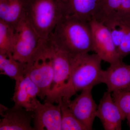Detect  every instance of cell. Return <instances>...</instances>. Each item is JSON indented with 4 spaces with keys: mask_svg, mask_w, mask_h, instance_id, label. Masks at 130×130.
I'll return each mask as SVG.
<instances>
[{
    "mask_svg": "<svg viewBox=\"0 0 130 130\" xmlns=\"http://www.w3.org/2000/svg\"><path fill=\"white\" fill-rule=\"evenodd\" d=\"M48 39L74 57L93 51L89 22L72 15H67L58 23Z\"/></svg>",
    "mask_w": 130,
    "mask_h": 130,
    "instance_id": "obj_1",
    "label": "cell"
},
{
    "mask_svg": "<svg viewBox=\"0 0 130 130\" xmlns=\"http://www.w3.org/2000/svg\"><path fill=\"white\" fill-rule=\"evenodd\" d=\"M102 61L95 53L74 57L70 80L57 95L55 102L58 103L60 99L67 101L78 91L102 83Z\"/></svg>",
    "mask_w": 130,
    "mask_h": 130,
    "instance_id": "obj_2",
    "label": "cell"
},
{
    "mask_svg": "<svg viewBox=\"0 0 130 130\" xmlns=\"http://www.w3.org/2000/svg\"><path fill=\"white\" fill-rule=\"evenodd\" d=\"M26 15L41 40L46 41L68 14L65 0H29Z\"/></svg>",
    "mask_w": 130,
    "mask_h": 130,
    "instance_id": "obj_3",
    "label": "cell"
},
{
    "mask_svg": "<svg viewBox=\"0 0 130 130\" xmlns=\"http://www.w3.org/2000/svg\"><path fill=\"white\" fill-rule=\"evenodd\" d=\"M25 75L40 89V97L46 98L49 93L53 80V59L48 40H41L30 60L26 63Z\"/></svg>",
    "mask_w": 130,
    "mask_h": 130,
    "instance_id": "obj_4",
    "label": "cell"
},
{
    "mask_svg": "<svg viewBox=\"0 0 130 130\" xmlns=\"http://www.w3.org/2000/svg\"><path fill=\"white\" fill-rule=\"evenodd\" d=\"M41 40L25 14L14 29L13 58L22 63H28Z\"/></svg>",
    "mask_w": 130,
    "mask_h": 130,
    "instance_id": "obj_5",
    "label": "cell"
},
{
    "mask_svg": "<svg viewBox=\"0 0 130 130\" xmlns=\"http://www.w3.org/2000/svg\"><path fill=\"white\" fill-rule=\"evenodd\" d=\"M48 40L53 53L54 77L51 89L46 98L45 102L54 103L59 93L69 82L74 57Z\"/></svg>",
    "mask_w": 130,
    "mask_h": 130,
    "instance_id": "obj_6",
    "label": "cell"
},
{
    "mask_svg": "<svg viewBox=\"0 0 130 130\" xmlns=\"http://www.w3.org/2000/svg\"><path fill=\"white\" fill-rule=\"evenodd\" d=\"M93 38V51L102 60L110 64L122 60L120 57L111 32L105 24L93 19L89 22Z\"/></svg>",
    "mask_w": 130,
    "mask_h": 130,
    "instance_id": "obj_7",
    "label": "cell"
},
{
    "mask_svg": "<svg viewBox=\"0 0 130 130\" xmlns=\"http://www.w3.org/2000/svg\"><path fill=\"white\" fill-rule=\"evenodd\" d=\"M93 88L84 89L73 100L65 101L74 115L88 130L92 129L97 113L98 106L93 99L91 92Z\"/></svg>",
    "mask_w": 130,
    "mask_h": 130,
    "instance_id": "obj_8",
    "label": "cell"
},
{
    "mask_svg": "<svg viewBox=\"0 0 130 130\" xmlns=\"http://www.w3.org/2000/svg\"><path fill=\"white\" fill-rule=\"evenodd\" d=\"M38 101L33 111L34 128L36 130H61V112L59 104Z\"/></svg>",
    "mask_w": 130,
    "mask_h": 130,
    "instance_id": "obj_9",
    "label": "cell"
},
{
    "mask_svg": "<svg viewBox=\"0 0 130 130\" xmlns=\"http://www.w3.org/2000/svg\"><path fill=\"white\" fill-rule=\"evenodd\" d=\"M109 29L120 57L130 54V17L119 16L103 23Z\"/></svg>",
    "mask_w": 130,
    "mask_h": 130,
    "instance_id": "obj_10",
    "label": "cell"
},
{
    "mask_svg": "<svg viewBox=\"0 0 130 130\" xmlns=\"http://www.w3.org/2000/svg\"><path fill=\"white\" fill-rule=\"evenodd\" d=\"M1 114L3 118L0 122V130H35L31 125L33 112L16 105L8 108L1 105Z\"/></svg>",
    "mask_w": 130,
    "mask_h": 130,
    "instance_id": "obj_11",
    "label": "cell"
},
{
    "mask_svg": "<svg viewBox=\"0 0 130 130\" xmlns=\"http://www.w3.org/2000/svg\"><path fill=\"white\" fill-rule=\"evenodd\" d=\"M96 116L106 130H121L122 121L125 119L113 99L111 93L107 91L98 106Z\"/></svg>",
    "mask_w": 130,
    "mask_h": 130,
    "instance_id": "obj_12",
    "label": "cell"
},
{
    "mask_svg": "<svg viewBox=\"0 0 130 130\" xmlns=\"http://www.w3.org/2000/svg\"><path fill=\"white\" fill-rule=\"evenodd\" d=\"M13 100L14 105L33 112L38 102L40 89L27 75L16 80Z\"/></svg>",
    "mask_w": 130,
    "mask_h": 130,
    "instance_id": "obj_13",
    "label": "cell"
},
{
    "mask_svg": "<svg viewBox=\"0 0 130 130\" xmlns=\"http://www.w3.org/2000/svg\"><path fill=\"white\" fill-rule=\"evenodd\" d=\"M110 64L102 72V83L106 85L107 91L112 93L130 87V65L122 60Z\"/></svg>",
    "mask_w": 130,
    "mask_h": 130,
    "instance_id": "obj_14",
    "label": "cell"
},
{
    "mask_svg": "<svg viewBox=\"0 0 130 130\" xmlns=\"http://www.w3.org/2000/svg\"><path fill=\"white\" fill-rule=\"evenodd\" d=\"M29 0H0V20L14 29L25 16Z\"/></svg>",
    "mask_w": 130,
    "mask_h": 130,
    "instance_id": "obj_15",
    "label": "cell"
},
{
    "mask_svg": "<svg viewBox=\"0 0 130 130\" xmlns=\"http://www.w3.org/2000/svg\"><path fill=\"white\" fill-rule=\"evenodd\" d=\"M101 0H65L68 15L89 22L93 19Z\"/></svg>",
    "mask_w": 130,
    "mask_h": 130,
    "instance_id": "obj_16",
    "label": "cell"
},
{
    "mask_svg": "<svg viewBox=\"0 0 130 130\" xmlns=\"http://www.w3.org/2000/svg\"><path fill=\"white\" fill-rule=\"evenodd\" d=\"M26 63L16 60L12 54H0L1 74L6 75L15 81L25 76Z\"/></svg>",
    "mask_w": 130,
    "mask_h": 130,
    "instance_id": "obj_17",
    "label": "cell"
},
{
    "mask_svg": "<svg viewBox=\"0 0 130 130\" xmlns=\"http://www.w3.org/2000/svg\"><path fill=\"white\" fill-rule=\"evenodd\" d=\"M121 1L122 0H101L93 19L104 23L117 17L121 7Z\"/></svg>",
    "mask_w": 130,
    "mask_h": 130,
    "instance_id": "obj_18",
    "label": "cell"
},
{
    "mask_svg": "<svg viewBox=\"0 0 130 130\" xmlns=\"http://www.w3.org/2000/svg\"><path fill=\"white\" fill-rule=\"evenodd\" d=\"M58 103L61 109L62 130H88L74 115L65 101L60 99Z\"/></svg>",
    "mask_w": 130,
    "mask_h": 130,
    "instance_id": "obj_19",
    "label": "cell"
},
{
    "mask_svg": "<svg viewBox=\"0 0 130 130\" xmlns=\"http://www.w3.org/2000/svg\"><path fill=\"white\" fill-rule=\"evenodd\" d=\"M14 29L0 20V54H12Z\"/></svg>",
    "mask_w": 130,
    "mask_h": 130,
    "instance_id": "obj_20",
    "label": "cell"
},
{
    "mask_svg": "<svg viewBox=\"0 0 130 130\" xmlns=\"http://www.w3.org/2000/svg\"><path fill=\"white\" fill-rule=\"evenodd\" d=\"M113 99L125 119L130 115V86L112 92Z\"/></svg>",
    "mask_w": 130,
    "mask_h": 130,
    "instance_id": "obj_21",
    "label": "cell"
},
{
    "mask_svg": "<svg viewBox=\"0 0 130 130\" xmlns=\"http://www.w3.org/2000/svg\"><path fill=\"white\" fill-rule=\"evenodd\" d=\"M119 16L130 17V0H122L121 7L117 17Z\"/></svg>",
    "mask_w": 130,
    "mask_h": 130,
    "instance_id": "obj_22",
    "label": "cell"
},
{
    "mask_svg": "<svg viewBox=\"0 0 130 130\" xmlns=\"http://www.w3.org/2000/svg\"><path fill=\"white\" fill-rule=\"evenodd\" d=\"M127 120H128V124H129V126L130 128V116H128V117L126 118Z\"/></svg>",
    "mask_w": 130,
    "mask_h": 130,
    "instance_id": "obj_23",
    "label": "cell"
}]
</instances>
